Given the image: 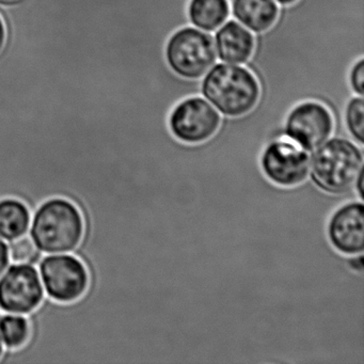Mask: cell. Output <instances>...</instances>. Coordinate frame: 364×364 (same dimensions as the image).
Returning a JSON list of instances; mask_svg holds the SVG:
<instances>
[{
  "label": "cell",
  "mask_w": 364,
  "mask_h": 364,
  "mask_svg": "<svg viewBox=\"0 0 364 364\" xmlns=\"http://www.w3.org/2000/svg\"><path fill=\"white\" fill-rule=\"evenodd\" d=\"M364 170L363 146L349 137L334 136L313 151L309 180L323 193L343 196L355 193Z\"/></svg>",
  "instance_id": "6da1fadb"
},
{
  "label": "cell",
  "mask_w": 364,
  "mask_h": 364,
  "mask_svg": "<svg viewBox=\"0 0 364 364\" xmlns=\"http://www.w3.org/2000/svg\"><path fill=\"white\" fill-rule=\"evenodd\" d=\"M29 230L41 252H74L84 237V217L70 200L50 198L33 213Z\"/></svg>",
  "instance_id": "7a4b0ae2"
},
{
  "label": "cell",
  "mask_w": 364,
  "mask_h": 364,
  "mask_svg": "<svg viewBox=\"0 0 364 364\" xmlns=\"http://www.w3.org/2000/svg\"><path fill=\"white\" fill-rule=\"evenodd\" d=\"M201 92L221 114L240 117L257 105L261 87L249 70L238 65H218L208 72Z\"/></svg>",
  "instance_id": "3957f363"
},
{
  "label": "cell",
  "mask_w": 364,
  "mask_h": 364,
  "mask_svg": "<svg viewBox=\"0 0 364 364\" xmlns=\"http://www.w3.org/2000/svg\"><path fill=\"white\" fill-rule=\"evenodd\" d=\"M170 69L183 78L199 80L216 63L217 53L212 36L191 27L174 31L165 48Z\"/></svg>",
  "instance_id": "277c9868"
},
{
  "label": "cell",
  "mask_w": 364,
  "mask_h": 364,
  "mask_svg": "<svg viewBox=\"0 0 364 364\" xmlns=\"http://www.w3.org/2000/svg\"><path fill=\"white\" fill-rule=\"evenodd\" d=\"M39 274L48 298L58 304H72L86 294L90 274L84 262L74 255L56 253L42 257Z\"/></svg>",
  "instance_id": "5b68a950"
},
{
  "label": "cell",
  "mask_w": 364,
  "mask_h": 364,
  "mask_svg": "<svg viewBox=\"0 0 364 364\" xmlns=\"http://www.w3.org/2000/svg\"><path fill=\"white\" fill-rule=\"evenodd\" d=\"M310 152L287 137L266 144L259 156V167L265 178L279 187L298 186L309 180Z\"/></svg>",
  "instance_id": "8992f818"
},
{
  "label": "cell",
  "mask_w": 364,
  "mask_h": 364,
  "mask_svg": "<svg viewBox=\"0 0 364 364\" xmlns=\"http://www.w3.org/2000/svg\"><path fill=\"white\" fill-rule=\"evenodd\" d=\"M46 298L41 277L35 265L14 264L0 277V311L29 315Z\"/></svg>",
  "instance_id": "52a82bcc"
},
{
  "label": "cell",
  "mask_w": 364,
  "mask_h": 364,
  "mask_svg": "<svg viewBox=\"0 0 364 364\" xmlns=\"http://www.w3.org/2000/svg\"><path fill=\"white\" fill-rule=\"evenodd\" d=\"M334 119L321 102L304 101L291 108L285 118L284 137L313 152L334 134Z\"/></svg>",
  "instance_id": "ba28073f"
},
{
  "label": "cell",
  "mask_w": 364,
  "mask_h": 364,
  "mask_svg": "<svg viewBox=\"0 0 364 364\" xmlns=\"http://www.w3.org/2000/svg\"><path fill=\"white\" fill-rule=\"evenodd\" d=\"M221 117L205 100L188 97L174 106L168 119L170 132L178 141L199 144L218 131Z\"/></svg>",
  "instance_id": "9c48e42d"
},
{
  "label": "cell",
  "mask_w": 364,
  "mask_h": 364,
  "mask_svg": "<svg viewBox=\"0 0 364 364\" xmlns=\"http://www.w3.org/2000/svg\"><path fill=\"white\" fill-rule=\"evenodd\" d=\"M326 231L332 248L340 255H363V201L350 200L338 206L328 219Z\"/></svg>",
  "instance_id": "30bf717a"
},
{
  "label": "cell",
  "mask_w": 364,
  "mask_h": 364,
  "mask_svg": "<svg viewBox=\"0 0 364 364\" xmlns=\"http://www.w3.org/2000/svg\"><path fill=\"white\" fill-rule=\"evenodd\" d=\"M216 43L221 60L240 65L252 56L255 39L242 25L230 21L217 33Z\"/></svg>",
  "instance_id": "8fae6325"
},
{
  "label": "cell",
  "mask_w": 364,
  "mask_h": 364,
  "mask_svg": "<svg viewBox=\"0 0 364 364\" xmlns=\"http://www.w3.org/2000/svg\"><path fill=\"white\" fill-rule=\"evenodd\" d=\"M233 14L253 33H263L276 24L279 7L274 0H233Z\"/></svg>",
  "instance_id": "7c38bea8"
},
{
  "label": "cell",
  "mask_w": 364,
  "mask_h": 364,
  "mask_svg": "<svg viewBox=\"0 0 364 364\" xmlns=\"http://www.w3.org/2000/svg\"><path fill=\"white\" fill-rule=\"evenodd\" d=\"M33 213L18 199H0V237L7 242L26 235L31 228Z\"/></svg>",
  "instance_id": "4fadbf2b"
},
{
  "label": "cell",
  "mask_w": 364,
  "mask_h": 364,
  "mask_svg": "<svg viewBox=\"0 0 364 364\" xmlns=\"http://www.w3.org/2000/svg\"><path fill=\"white\" fill-rule=\"evenodd\" d=\"M187 16L198 28L215 31L229 18V0H189Z\"/></svg>",
  "instance_id": "5bb4252c"
},
{
  "label": "cell",
  "mask_w": 364,
  "mask_h": 364,
  "mask_svg": "<svg viewBox=\"0 0 364 364\" xmlns=\"http://www.w3.org/2000/svg\"><path fill=\"white\" fill-rule=\"evenodd\" d=\"M31 321L26 315L6 313L0 315V338L6 349L16 350L28 342L31 338Z\"/></svg>",
  "instance_id": "9a60e30c"
},
{
  "label": "cell",
  "mask_w": 364,
  "mask_h": 364,
  "mask_svg": "<svg viewBox=\"0 0 364 364\" xmlns=\"http://www.w3.org/2000/svg\"><path fill=\"white\" fill-rule=\"evenodd\" d=\"M344 123L349 138L355 144H364V100L363 97H353L349 100L345 107Z\"/></svg>",
  "instance_id": "2e32d148"
},
{
  "label": "cell",
  "mask_w": 364,
  "mask_h": 364,
  "mask_svg": "<svg viewBox=\"0 0 364 364\" xmlns=\"http://www.w3.org/2000/svg\"><path fill=\"white\" fill-rule=\"evenodd\" d=\"M10 261L14 264L37 265L42 259V252L31 236L23 235L8 244Z\"/></svg>",
  "instance_id": "e0dca14e"
},
{
  "label": "cell",
  "mask_w": 364,
  "mask_h": 364,
  "mask_svg": "<svg viewBox=\"0 0 364 364\" xmlns=\"http://www.w3.org/2000/svg\"><path fill=\"white\" fill-rule=\"evenodd\" d=\"M349 85L351 90L363 97L364 95V58L359 59L355 65L351 67L349 72Z\"/></svg>",
  "instance_id": "ac0fdd59"
},
{
  "label": "cell",
  "mask_w": 364,
  "mask_h": 364,
  "mask_svg": "<svg viewBox=\"0 0 364 364\" xmlns=\"http://www.w3.org/2000/svg\"><path fill=\"white\" fill-rule=\"evenodd\" d=\"M10 257L9 248L5 240L0 237V277L3 276L4 272L9 267Z\"/></svg>",
  "instance_id": "d6986e66"
},
{
  "label": "cell",
  "mask_w": 364,
  "mask_h": 364,
  "mask_svg": "<svg viewBox=\"0 0 364 364\" xmlns=\"http://www.w3.org/2000/svg\"><path fill=\"white\" fill-rule=\"evenodd\" d=\"M364 170L359 174L358 176L357 182H355V193H357L358 197L361 201H364Z\"/></svg>",
  "instance_id": "ffe728a7"
},
{
  "label": "cell",
  "mask_w": 364,
  "mask_h": 364,
  "mask_svg": "<svg viewBox=\"0 0 364 364\" xmlns=\"http://www.w3.org/2000/svg\"><path fill=\"white\" fill-rule=\"evenodd\" d=\"M6 42V31L5 26H4L3 21L0 18V53L3 50L4 46H5Z\"/></svg>",
  "instance_id": "44dd1931"
},
{
  "label": "cell",
  "mask_w": 364,
  "mask_h": 364,
  "mask_svg": "<svg viewBox=\"0 0 364 364\" xmlns=\"http://www.w3.org/2000/svg\"><path fill=\"white\" fill-rule=\"evenodd\" d=\"M26 0H0V5L4 6H16L24 3Z\"/></svg>",
  "instance_id": "7402d4cb"
},
{
  "label": "cell",
  "mask_w": 364,
  "mask_h": 364,
  "mask_svg": "<svg viewBox=\"0 0 364 364\" xmlns=\"http://www.w3.org/2000/svg\"><path fill=\"white\" fill-rule=\"evenodd\" d=\"M278 1L279 4H281L282 6H289L293 5V4H295L298 0H278Z\"/></svg>",
  "instance_id": "603a6c76"
},
{
  "label": "cell",
  "mask_w": 364,
  "mask_h": 364,
  "mask_svg": "<svg viewBox=\"0 0 364 364\" xmlns=\"http://www.w3.org/2000/svg\"><path fill=\"white\" fill-rule=\"evenodd\" d=\"M6 351V347L5 345H4L3 340H1V338H0V359L3 358L4 353H5Z\"/></svg>",
  "instance_id": "cb8c5ba5"
}]
</instances>
